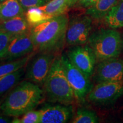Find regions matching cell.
Segmentation results:
<instances>
[{
  "instance_id": "1",
  "label": "cell",
  "mask_w": 123,
  "mask_h": 123,
  "mask_svg": "<svg viewBox=\"0 0 123 123\" xmlns=\"http://www.w3.org/2000/svg\"><path fill=\"white\" fill-rule=\"evenodd\" d=\"M69 22L65 13L54 17L31 27L30 35L35 50L55 53L66 43V34Z\"/></svg>"
},
{
  "instance_id": "2",
  "label": "cell",
  "mask_w": 123,
  "mask_h": 123,
  "mask_svg": "<svg viewBox=\"0 0 123 123\" xmlns=\"http://www.w3.org/2000/svg\"><path fill=\"white\" fill-rule=\"evenodd\" d=\"M43 97V91L39 86L28 80L19 82L15 86L0 107L2 114L19 117L33 110L40 103Z\"/></svg>"
},
{
  "instance_id": "3",
  "label": "cell",
  "mask_w": 123,
  "mask_h": 123,
  "mask_svg": "<svg viewBox=\"0 0 123 123\" xmlns=\"http://www.w3.org/2000/svg\"><path fill=\"white\" fill-rule=\"evenodd\" d=\"M43 86L47 99L50 102L68 105L76 100L64 71L61 55L55 57Z\"/></svg>"
},
{
  "instance_id": "4",
  "label": "cell",
  "mask_w": 123,
  "mask_h": 123,
  "mask_svg": "<svg viewBox=\"0 0 123 123\" xmlns=\"http://www.w3.org/2000/svg\"><path fill=\"white\" fill-rule=\"evenodd\" d=\"M87 44L93 51L98 63L119 57L123 48L122 36L117 29L102 28L91 34Z\"/></svg>"
},
{
  "instance_id": "5",
  "label": "cell",
  "mask_w": 123,
  "mask_h": 123,
  "mask_svg": "<svg viewBox=\"0 0 123 123\" xmlns=\"http://www.w3.org/2000/svg\"><path fill=\"white\" fill-rule=\"evenodd\" d=\"M61 59L66 76L74 93L75 100L83 103L93 87L90 78L75 67L67 55H61Z\"/></svg>"
},
{
  "instance_id": "6",
  "label": "cell",
  "mask_w": 123,
  "mask_h": 123,
  "mask_svg": "<svg viewBox=\"0 0 123 123\" xmlns=\"http://www.w3.org/2000/svg\"><path fill=\"white\" fill-rule=\"evenodd\" d=\"M55 57V53L39 52L29 59L25 71L27 80L43 86Z\"/></svg>"
},
{
  "instance_id": "7",
  "label": "cell",
  "mask_w": 123,
  "mask_h": 123,
  "mask_svg": "<svg viewBox=\"0 0 123 123\" xmlns=\"http://www.w3.org/2000/svg\"><path fill=\"white\" fill-rule=\"evenodd\" d=\"M92 18L86 14L69 20L66 34V44L68 46L84 45L91 35Z\"/></svg>"
},
{
  "instance_id": "8",
  "label": "cell",
  "mask_w": 123,
  "mask_h": 123,
  "mask_svg": "<svg viewBox=\"0 0 123 123\" xmlns=\"http://www.w3.org/2000/svg\"><path fill=\"white\" fill-rule=\"evenodd\" d=\"M123 94V80L103 81L92 87L87 99L93 104H105L116 100Z\"/></svg>"
},
{
  "instance_id": "9",
  "label": "cell",
  "mask_w": 123,
  "mask_h": 123,
  "mask_svg": "<svg viewBox=\"0 0 123 123\" xmlns=\"http://www.w3.org/2000/svg\"><path fill=\"white\" fill-rule=\"evenodd\" d=\"M66 55L71 62L86 76L90 78L93 76L97 62L93 51L88 44L71 46Z\"/></svg>"
},
{
  "instance_id": "10",
  "label": "cell",
  "mask_w": 123,
  "mask_h": 123,
  "mask_svg": "<svg viewBox=\"0 0 123 123\" xmlns=\"http://www.w3.org/2000/svg\"><path fill=\"white\" fill-rule=\"evenodd\" d=\"M96 83L123 80V59L119 57L98 63L93 75Z\"/></svg>"
},
{
  "instance_id": "11",
  "label": "cell",
  "mask_w": 123,
  "mask_h": 123,
  "mask_svg": "<svg viewBox=\"0 0 123 123\" xmlns=\"http://www.w3.org/2000/svg\"><path fill=\"white\" fill-rule=\"evenodd\" d=\"M34 51V46L29 31L15 36L1 59L13 61L27 56Z\"/></svg>"
},
{
  "instance_id": "12",
  "label": "cell",
  "mask_w": 123,
  "mask_h": 123,
  "mask_svg": "<svg viewBox=\"0 0 123 123\" xmlns=\"http://www.w3.org/2000/svg\"><path fill=\"white\" fill-rule=\"evenodd\" d=\"M41 118L40 123H65L73 117L71 104L59 103L47 105L40 110Z\"/></svg>"
},
{
  "instance_id": "13",
  "label": "cell",
  "mask_w": 123,
  "mask_h": 123,
  "mask_svg": "<svg viewBox=\"0 0 123 123\" xmlns=\"http://www.w3.org/2000/svg\"><path fill=\"white\" fill-rule=\"evenodd\" d=\"M31 26L27 22L25 15L14 17L11 19L0 22V30L17 36L28 33Z\"/></svg>"
},
{
  "instance_id": "14",
  "label": "cell",
  "mask_w": 123,
  "mask_h": 123,
  "mask_svg": "<svg viewBox=\"0 0 123 123\" xmlns=\"http://www.w3.org/2000/svg\"><path fill=\"white\" fill-rule=\"evenodd\" d=\"M25 15V11L17 0H6L0 3V22Z\"/></svg>"
},
{
  "instance_id": "15",
  "label": "cell",
  "mask_w": 123,
  "mask_h": 123,
  "mask_svg": "<svg viewBox=\"0 0 123 123\" xmlns=\"http://www.w3.org/2000/svg\"><path fill=\"white\" fill-rule=\"evenodd\" d=\"M118 1L119 0H98L95 4L87 9L86 14L93 19H104Z\"/></svg>"
},
{
  "instance_id": "16",
  "label": "cell",
  "mask_w": 123,
  "mask_h": 123,
  "mask_svg": "<svg viewBox=\"0 0 123 123\" xmlns=\"http://www.w3.org/2000/svg\"><path fill=\"white\" fill-rule=\"evenodd\" d=\"M108 27L118 29L123 27V0H119L104 18Z\"/></svg>"
},
{
  "instance_id": "17",
  "label": "cell",
  "mask_w": 123,
  "mask_h": 123,
  "mask_svg": "<svg viewBox=\"0 0 123 123\" xmlns=\"http://www.w3.org/2000/svg\"><path fill=\"white\" fill-rule=\"evenodd\" d=\"M25 73V67L14 73L0 78V97L11 90L21 82V80Z\"/></svg>"
},
{
  "instance_id": "18",
  "label": "cell",
  "mask_w": 123,
  "mask_h": 123,
  "mask_svg": "<svg viewBox=\"0 0 123 123\" xmlns=\"http://www.w3.org/2000/svg\"><path fill=\"white\" fill-rule=\"evenodd\" d=\"M69 0H50L39 9L44 13L53 18L63 14L68 8Z\"/></svg>"
},
{
  "instance_id": "19",
  "label": "cell",
  "mask_w": 123,
  "mask_h": 123,
  "mask_svg": "<svg viewBox=\"0 0 123 123\" xmlns=\"http://www.w3.org/2000/svg\"><path fill=\"white\" fill-rule=\"evenodd\" d=\"M29 54L19 59L7 61V62L0 64V78L5 75L14 73L20 68L25 67L27 64L31 55Z\"/></svg>"
},
{
  "instance_id": "20",
  "label": "cell",
  "mask_w": 123,
  "mask_h": 123,
  "mask_svg": "<svg viewBox=\"0 0 123 123\" xmlns=\"http://www.w3.org/2000/svg\"><path fill=\"white\" fill-rule=\"evenodd\" d=\"M99 119L96 113L87 108H79L72 119L73 123H97Z\"/></svg>"
},
{
  "instance_id": "21",
  "label": "cell",
  "mask_w": 123,
  "mask_h": 123,
  "mask_svg": "<svg viewBox=\"0 0 123 123\" xmlns=\"http://www.w3.org/2000/svg\"><path fill=\"white\" fill-rule=\"evenodd\" d=\"M25 17L31 27L51 18L41 10L39 7L29 9L25 12Z\"/></svg>"
},
{
  "instance_id": "22",
  "label": "cell",
  "mask_w": 123,
  "mask_h": 123,
  "mask_svg": "<svg viewBox=\"0 0 123 123\" xmlns=\"http://www.w3.org/2000/svg\"><path fill=\"white\" fill-rule=\"evenodd\" d=\"M41 118V111L31 110L22 115V117H14L13 123H40Z\"/></svg>"
},
{
  "instance_id": "23",
  "label": "cell",
  "mask_w": 123,
  "mask_h": 123,
  "mask_svg": "<svg viewBox=\"0 0 123 123\" xmlns=\"http://www.w3.org/2000/svg\"><path fill=\"white\" fill-rule=\"evenodd\" d=\"M14 37L8 33L0 30V59L2 57L10 41Z\"/></svg>"
},
{
  "instance_id": "24",
  "label": "cell",
  "mask_w": 123,
  "mask_h": 123,
  "mask_svg": "<svg viewBox=\"0 0 123 123\" xmlns=\"http://www.w3.org/2000/svg\"><path fill=\"white\" fill-rule=\"evenodd\" d=\"M25 12L29 9L34 7H39L47 3L49 0H17Z\"/></svg>"
},
{
  "instance_id": "25",
  "label": "cell",
  "mask_w": 123,
  "mask_h": 123,
  "mask_svg": "<svg viewBox=\"0 0 123 123\" xmlns=\"http://www.w3.org/2000/svg\"><path fill=\"white\" fill-rule=\"evenodd\" d=\"M98 0H79L76 4L78 6L87 9L91 6L97 2Z\"/></svg>"
},
{
  "instance_id": "26",
  "label": "cell",
  "mask_w": 123,
  "mask_h": 123,
  "mask_svg": "<svg viewBox=\"0 0 123 123\" xmlns=\"http://www.w3.org/2000/svg\"><path fill=\"white\" fill-rule=\"evenodd\" d=\"M13 117L6 116L2 114L0 115V123H12V120L13 119H12Z\"/></svg>"
},
{
  "instance_id": "27",
  "label": "cell",
  "mask_w": 123,
  "mask_h": 123,
  "mask_svg": "<svg viewBox=\"0 0 123 123\" xmlns=\"http://www.w3.org/2000/svg\"><path fill=\"white\" fill-rule=\"evenodd\" d=\"M78 1H79V0H69V2H68L69 7L73 6L74 5H75L77 2H78Z\"/></svg>"
},
{
  "instance_id": "28",
  "label": "cell",
  "mask_w": 123,
  "mask_h": 123,
  "mask_svg": "<svg viewBox=\"0 0 123 123\" xmlns=\"http://www.w3.org/2000/svg\"><path fill=\"white\" fill-rule=\"evenodd\" d=\"M2 101H3L2 99H0V107H1V104H2Z\"/></svg>"
},
{
  "instance_id": "29",
  "label": "cell",
  "mask_w": 123,
  "mask_h": 123,
  "mask_svg": "<svg viewBox=\"0 0 123 123\" xmlns=\"http://www.w3.org/2000/svg\"><path fill=\"white\" fill-rule=\"evenodd\" d=\"M6 1V0H0V3L4 2V1Z\"/></svg>"
},
{
  "instance_id": "30",
  "label": "cell",
  "mask_w": 123,
  "mask_h": 123,
  "mask_svg": "<svg viewBox=\"0 0 123 123\" xmlns=\"http://www.w3.org/2000/svg\"><path fill=\"white\" fill-rule=\"evenodd\" d=\"M122 40H123V35L122 36Z\"/></svg>"
},
{
  "instance_id": "31",
  "label": "cell",
  "mask_w": 123,
  "mask_h": 123,
  "mask_svg": "<svg viewBox=\"0 0 123 123\" xmlns=\"http://www.w3.org/2000/svg\"><path fill=\"white\" fill-rule=\"evenodd\" d=\"M49 1H50V0H49Z\"/></svg>"
}]
</instances>
